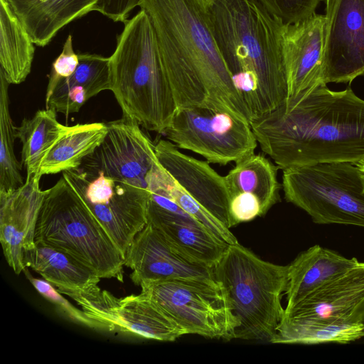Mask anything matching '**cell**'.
Listing matches in <instances>:
<instances>
[{
    "label": "cell",
    "instance_id": "obj_29",
    "mask_svg": "<svg viewBox=\"0 0 364 364\" xmlns=\"http://www.w3.org/2000/svg\"><path fill=\"white\" fill-rule=\"evenodd\" d=\"M146 181L147 186H154L163 191L183 210L202 223L217 237L228 245L238 242L230 230L223 225L189 196L165 170L158 160L149 171Z\"/></svg>",
    "mask_w": 364,
    "mask_h": 364
},
{
    "label": "cell",
    "instance_id": "obj_1",
    "mask_svg": "<svg viewBox=\"0 0 364 364\" xmlns=\"http://www.w3.org/2000/svg\"><path fill=\"white\" fill-rule=\"evenodd\" d=\"M261 149L282 170L364 160V100L320 85L250 122Z\"/></svg>",
    "mask_w": 364,
    "mask_h": 364
},
{
    "label": "cell",
    "instance_id": "obj_17",
    "mask_svg": "<svg viewBox=\"0 0 364 364\" xmlns=\"http://www.w3.org/2000/svg\"><path fill=\"white\" fill-rule=\"evenodd\" d=\"M41 175L26 178L16 189L0 193V241L5 259L14 272L26 269L25 253L35 245V232L46 191Z\"/></svg>",
    "mask_w": 364,
    "mask_h": 364
},
{
    "label": "cell",
    "instance_id": "obj_37",
    "mask_svg": "<svg viewBox=\"0 0 364 364\" xmlns=\"http://www.w3.org/2000/svg\"><path fill=\"white\" fill-rule=\"evenodd\" d=\"M361 323H362V324L363 326V331H364V313H363V316L361 318Z\"/></svg>",
    "mask_w": 364,
    "mask_h": 364
},
{
    "label": "cell",
    "instance_id": "obj_19",
    "mask_svg": "<svg viewBox=\"0 0 364 364\" xmlns=\"http://www.w3.org/2000/svg\"><path fill=\"white\" fill-rule=\"evenodd\" d=\"M147 223L189 259L213 268L228 244L185 210L171 211L147 204Z\"/></svg>",
    "mask_w": 364,
    "mask_h": 364
},
{
    "label": "cell",
    "instance_id": "obj_10",
    "mask_svg": "<svg viewBox=\"0 0 364 364\" xmlns=\"http://www.w3.org/2000/svg\"><path fill=\"white\" fill-rule=\"evenodd\" d=\"M104 227L124 257L146 225L149 192L100 171L80 166L63 172Z\"/></svg>",
    "mask_w": 364,
    "mask_h": 364
},
{
    "label": "cell",
    "instance_id": "obj_30",
    "mask_svg": "<svg viewBox=\"0 0 364 364\" xmlns=\"http://www.w3.org/2000/svg\"><path fill=\"white\" fill-rule=\"evenodd\" d=\"M9 85L0 72V193L12 191L24 183L21 174L22 164L14 154L16 127L9 112Z\"/></svg>",
    "mask_w": 364,
    "mask_h": 364
},
{
    "label": "cell",
    "instance_id": "obj_16",
    "mask_svg": "<svg viewBox=\"0 0 364 364\" xmlns=\"http://www.w3.org/2000/svg\"><path fill=\"white\" fill-rule=\"evenodd\" d=\"M155 152L160 164L189 196L227 228L234 227L225 176L208 161L182 153L168 139L159 140Z\"/></svg>",
    "mask_w": 364,
    "mask_h": 364
},
{
    "label": "cell",
    "instance_id": "obj_11",
    "mask_svg": "<svg viewBox=\"0 0 364 364\" xmlns=\"http://www.w3.org/2000/svg\"><path fill=\"white\" fill-rule=\"evenodd\" d=\"M90 318L107 331H117L159 341H174L186 332L144 294L117 298L98 285L84 291H66Z\"/></svg>",
    "mask_w": 364,
    "mask_h": 364
},
{
    "label": "cell",
    "instance_id": "obj_23",
    "mask_svg": "<svg viewBox=\"0 0 364 364\" xmlns=\"http://www.w3.org/2000/svg\"><path fill=\"white\" fill-rule=\"evenodd\" d=\"M31 268L53 285L59 292L84 291L97 286L101 278L73 256L58 248L40 242L23 257Z\"/></svg>",
    "mask_w": 364,
    "mask_h": 364
},
{
    "label": "cell",
    "instance_id": "obj_24",
    "mask_svg": "<svg viewBox=\"0 0 364 364\" xmlns=\"http://www.w3.org/2000/svg\"><path fill=\"white\" fill-rule=\"evenodd\" d=\"M107 130L104 122L68 126L43 158L38 174L43 176L78 168L100 145Z\"/></svg>",
    "mask_w": 364,
    "mask_h": 364
},
{
    "label": "cell",
    "instance_id": "obj_8",
    "mask_svg": "<svg viewBox=\"0 0 364 364\" xmlns=\"http://www.w3.org/2000/svg\"><path fill=\"white\" fill-rule=\"evenodd\" d=\"M149 297L187 334L230 341L239 321L216 280L166 279L143 282Z\"/></svg>",
    "mask_w": 364,
    "mask_h": 364
},
{
    "label": "cell",
    "instance_id": "obj_9",
    "mask_svg": "<svg viewBox=\"0 0 364 364\" xmlns=\"http://www.w3.org/2000/svg\"><path fill=\"white\" fill-rule=\"evenodd\" d=\"M164 134L177 148L220 165L236 163L253 154L257 145L246 119L208 107L178 109Z\"/></svg>",
    "mask_w": 364,
    "mask_h": 364
},
{
    "label": "cell",
    "instance_id": "obj_21",
    "mask_svg": "<svg viewBox=\"0 0 364 364\" xmlns=\"http://www.w3.org/2000/svg\"><path fill=\"white\" fill-rule=\"evenodd\" d=\"M37 46H47L71 21L94 11L98 0H6Z\"/></svg>",
    "mask_w": 364,
    "mask_h": 364
},
{
    "label": "cell",
    "instance_id": "obj_6",
    "mask_svg": "<svg viewBox=\"0 0 364 364\" xmlns=\"http://www.w3.org/2000/svg\"><path fill=\"white\" fill-rule=\"evenodd\" d=\"M35 242L73 256L101 279L123 282L124 257L80 194L62 175L46 191Z\"/></svg>",
    "mask_w": 364,
    "mask_h": 364
},
{
    "label": "cell",
    "instance_id": "obj_38",
    "mask_svg": "<svg viewBox=\"0 0 364 364\" xmlns=\"http://www.w3.org/2000/svg\"><path fill=\"white\" fill-rule=\"evenodd\" d=\"M204 1H205V2H207V1H210V0H204Z\"/></svg>",
    "mask_w": 364,
    "mask_h": 364
},
{
    "label": "cell",
    "instance_id": "obj_5",
    "mask_svg": "<svg viewBox=\"0 0 364 364\" xmlns=\"http://www.w3.org/2000/svg\"><path fill=\"white\" fill-rule=\"evenodd\" d=\"M213 273L239 321L234 338L271 343L284 314L288 265L264 261L237 242L228 245Z\"/></svg>",
    "mask_w": 364,
    "mask_h": 364
},
{
    "label": "cell",
    "instance_id": "obj_3",
    "mask_svg": "<svg viewBox=\"0 0 364 364\" xmlns=\"http://www.w3.org/2000/svg\"><path fill=\"white\" fill-rule=\"evenodd\" d=\"M205 3L210 29L251 122L287 98L285 23L257 0Z\"/></svg>",
    "mask_w": 364,
    "mask_h": 364
},
{
    "label": "cell",
    "instance_id": "obj_28",
    "mask_svg": "<svg viewBox=\"0 0 364 364\" xmlns=\"http://www.w3.org/2000/svg\"><path fill=\"white\" fill-rule=\"evenodd\" d=\"M56 113L53 109H39L32 118H24L16 127V138L22 144L21 164L26 168V178L39 175L43 158L68 128L58 121Z\"/></svg>",
    "mask_w": 364,
    "mask_h": 364
},
{
    "label": "cell",
    "instance_id": "obj_31",
    "mask_svg": "<svg viewBox=\"0 0 364 364\" xmlns=\"http://www.w3.org/2000/svg\"><path fill=\"white\" fill-rule=\"evenodd\" d=\"M26 274L36 289V291L46 299L52 303L58 311L69 320L85 327L95 330L107 331L105 326L100 322L90 318L80 309H77L67 300L53 285L44 279L34 278L24 270Z\"/></svg>",
    "mask_w": 364,
    "mask_h": 364
},
{
    "label": "cell",
    "instance_id": "obj_25",
    "mask_svg": "<svg viewBox=\"0 0 364 364\" xmlns=\"http://www.w3.org/2000/svg\"><path fill=\"white\" fill-rule=\"evenodd\" d=\"M34 43L6 0H0V72L18 85L31 73Z\"/></svg>",
    "mask_w": 364,
    "mask_h": 364
},
{
    "label": "cell",
    "instance_id": "obj_18",
    "mask_svg": "<svg viewBox=\"0 0 364 364\" xmlns=\"http://www.w3.org/2000/svg\"><path fill=\"white\" fill-rule=\"evenodd\" d=\"M364 313V262L284 309L282 318L361 322Z\"/></svg>",
    "mask_w": 364,
    "mask_h": 364
},
{
    "label": "cell",
    "instance_id": "obj_22",
    "mask_svg": "<svg viewBox=\"0 0 364 364\" xmlns=\"http://www.w3.org/2000/svg\"><path fill=\"white\" fill-rule=\"evenodd\" d=\"M79 63L73 74L60 80L46 98V109L65 116L77 112L84 104L100 92L111 90L109 58L78 53Z\"/></svg>",
    "mask_w": 364,
    "mask_h": 364
},
{
    "label": "cell",
    "instance_id": "obj_20",
    "mask_svg": "<svg viewBox=\"0 0 364 364\" xmlns=\"http://www.w3.org/2000/svg\"><path fill=\"white\" fill-rule=\"evenodd\" d=\"M360 263L355 257H346L318 245L300 252L288 265L285 309L292 307L317 288Z\"/></svg>",
    "mask_w": 364,
    "mask_h": 364
},
{
    "label": "cell",
    "instance_id": "obj_4",
    "mask_svg": "<svg viewBox=\"0 0 364 364\" xmlns=\"http://www.w3.org/2000/svg\"><path fill=\"white\" fill-rule=\"evenodd\" d=\"M124 23L109 57L110 90L123 117L164 134L178 107L154 29L142 9Z\"/></svg>",
    "mask_w": 364,
    "mask_h": 364
},
{
    "label": "cell",
    "instance_id": "obj_12",
    "mask_svg": "<svg viewBox=\"0 0 364 364\" xmlns=\"http://www.w3.org/2000/svg\"><path fill=\"white\" fill-rule=\"evenodd\" d=\"M325 16L323 83H350L364 75V0H328Z\"/></svg>",
    "mask_w": 364,
    "mask_h": 364
},
{
    "label": "cell",
    "instance_id": "obj_34",
    "mask_svg": "<svg viewBox=\"0 0 364 364\" xmlns=\"http://www.w3.org/2000/svg\"><path fill=\"white\" fill-rule=\"evenodd\" d=\"M230 213L234 226L263 216L260 201L248 193H237L230 196Z\"/></svg>",
    "mask_w": 364,
    "mask_h": 364
},
{
    "label": "cell",
    "instance_id": "obj_15",
    "mask_svg": "<svg viewBox=\"0 0 364 364\" xmlns=\"http://www.w3.org/2000/svg\"><path fill=\"white\" fill-rule=\"evenodd\" d=\"M325 15L315 12L284 25L282 38L287 96L296 98L320 85L323 81L325 46Z\"/></svg>",
    "mask_w": 364,
    "mask_h": 364
},
{
    "label": "cell",
    "instance_id": "obj_35",
    "mask_svg": "<svg viewBox=\"0 0 364 364\" xmlns=\"http://www.w3.org/2000/svg\"><path fill=\"white\" fill-rule=\"evenodd\" d=\"M142 0H98L94 11H97L112 21L125 23L130 12L139 6Z\"/></svg>",
    "mask_w": 364,
    "mask_h": 364
},
{
    "label": "cell",
    "instance_id": "obj_26",
    "mask_svg": "<svg viewBox=\"0 0 364 364\" xmlns=\"http://www.w3.org/2000/svg\"><path fill=\"white\" fill-rule=\"evenodd\" d=\"M277 168L261 154H252L236 162L225 176L230 197L237 193H251L260 201L263 216L279 201Z\"/></svg>",
    "mask_w": 364,
    "mask_h": 364
},
{
    "label": "cell",
    "instance_id": "obj_32",
    "mask_svg": "<svg viewBox=\"0 0 364 364\" xmlns=\"http://www.w3.org/2000/svg\"><path fill=\"white\" fill-rule=\"evenodd\" d=\"M284 23H293L315 12L320 0H257Z\"/></svg>",
    "mask_w": 364,
    "mask_h": 364
},
{
    "label": "cell",
    "instance_id": "obj_13",
    "mask_svg": "<svg viewBox=\"0 0 364 364\" xmlns=\"http://www.w3.org/2000/svg\"><path fill=\"white\" fill-rule=\"evenodd\" d=\"M106 124L104 140L80 166L147 189V175L158 160L155 144L133 120L122 117Z\"/></svg>",
    "mask_w": 364,
    "mask_h": 364
},
{
    "label": "cell",
    "instance_id": "obj_36",
    "mask_svg": "<svg viewBox=\"0 0 364 364\" xmlns=\"http://www.w3.org/2000/svg\"><path fill=\"white\" fill-rule=\"evenodd\" d=\"M356 164L359 166V168L362 170V171L364 173V160L358 162Z\"/></svg>",
    "mask_w": 364,
    "mask_h": 364
},
{
    "label": "cell",
    "instance_id": "obj_7",
    "mask_svg": "<svg viewBox=\"0 0 364 364\" xmlns=\"http://www.w3.org/2000/svg\"><path fill=\"white\" fill-rule=\"evenodd\" d=\"M287 201L316 224L364 228V173L356 164L322 163L283 170Z\"/></svg>",
    "mask_w": 364,
    "mask_h": 364
},
{
    "label": "cell",
    "instance_id": "obj_27",
    "mask_svg": "<svg viewBox=\"0 0 364 364\" xmlns=\"http://www.w3.org/2000/svg\"><path fill=\"white\" fill-rule=\"evenodd\" d=\"M364 337L360 321L282 318L271 343L291 344L348 343Z\"/></svg>",
    "mask_w": 364,
    "mask_h": 364
},
{
    "label": "cell",
    "instance_id": "obj_33",
    "mask_svg": "<svg viewBox=\"0 0 364 364\" xmlns=\"http://www.w3.org/2000/svg\"><path fill=\"white\" fill-rule=\"evenodd\" d=\"M79 63V56L74 51L72 36L69 35L63 47L61 53L53 61L48 83L46 92V98L48 97L58 83L71 76L75 71Z\"/></svg>",
    "mask_w": 364,
    "mask_h": 364
},
{
    "label": "cell",
    "instance_id": "obj_14",
    "mask_svg": "<svg viewBox=\"0 0 364 364\" xmlns=\"http://www.w3.org/2000/svg\"><path fill=\"white\" fill-rule=\"evenodd\" d=\"M130 278L143 282L166 279L215 280L213 268L198 264L176 250L151 225L134 237L124 257Z\"/></svg>",
    "mask_w": 364,
    "mask_h": 364
},
{
    "label": "cell",
    "instance_id": "obj_2",
    "mask_svg": "<svg viewBox=\"0 0 364 364\" xmlns=\"http://www.w3.org/2000/svg\"><path fill=\"white\" fill-rule=\"evenodd\" d=\"M178 109L208 107L250 122L208 23L204 0H142Z\"/></svg>",
    "mask_w": 364,
    "mask_h": 364
},
{
    "label": "cell",
    "instance_id": "obj_39",
    "mask_svg": "<svg viewBox=\"0 0 364 364\" xmlns=\"http://www.w3.org/2000/svg\"><path fill=\"white\" fill-rule=\"evenodd\" d=\"M328 1V0H326V3H327Z\"/></svg>",
    "mask_w": 364,
    "mask_h": 364
}]
</instances>
